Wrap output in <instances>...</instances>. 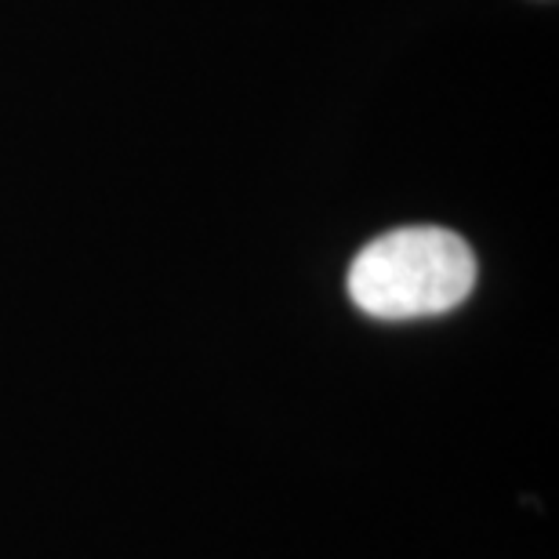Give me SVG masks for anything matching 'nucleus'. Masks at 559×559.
<instances>
[{
  "instance_id": "obj_1",
  "label": "nucleus",
  "mask_w": 559,
  "mask_h": 559,
  "mask_svg": "<svg viewBox=\"0 0 559 559\" xmlns=\"http://www.w3.org/2000/svg\"><path fill=\"white\" fill-rule=\"evenodd\" d=\"M345 284L353 306L374 320L440 317L473 295L476 254L443 226H404L367 243Z\"/></svg>"
}]
</instances>
